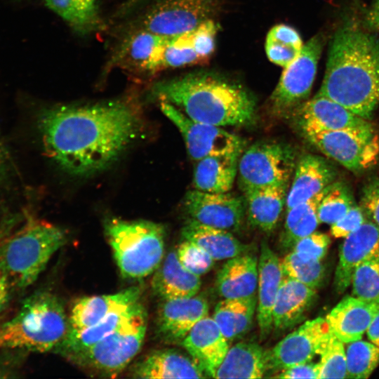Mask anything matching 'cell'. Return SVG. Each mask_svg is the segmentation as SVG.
Wrapping results in <instances>:
<instances>
[{
    "label": "cell",
    "instance_id": "6da1fadb",
    "mask_svg": "<svg viewBox=\"0 0 379 379\" xmlns=\"http://www.w3.org/2000/svg\"><path fill=\"white\" fill-rule=\"evenodd\" d=\"M129 104L112 101L46 110L39 126L48 156L67 173L86 176L112 164L138 131Z\"/></svg>",
    "mask_w": 379,
    "mask_h": 379
},
{
    "label": "cell",
    "instance_id": "7a4b0ae2",
    "mask_svg": "<svg viewBox=\"0 0 379 379\" xmlns=\"http://www.w3.org/2000/svg\"><path fill=\"white\" fill-rule=\"evenodd\" d=\"M317 94L368 120L379 106V40L356 25L338 29Z\"/></svg>",
    "mask_w": 379,
    "mask_h": 379
},
{
    "label": "cell",
    "instance_id": "3957f363",
    "mask_svg": "<svg viewBox=\"0 0 379 379\" xmlns=\"http://www.w3.org/2000/svg\"><path fill=\"white\" fill-rule=\"evenodd\" d=\"M152 94L192 120L217 126L246 125L255 117V102L249 93L211 73L159 81L152 86Z\"/></svg>",
    "mask_w": 379,
    "mask_h": 379
},
{
    "label": "cell",
    "instance_id": "277c9868",
    "mask_svg": "<svg viewBox=\"0 0 379 379\" xmlns=\"http://www.w3.org/2000/svg\"><path fill=\"white\" fill-rule=\"evenodd\" d=\"M69 328L63 305L53 293L41 291L27 297L0 333L1 344L29 351L55 350Z\"/></svg>",
    "mask_w": 379,
    "mask_h": 379
},
{
    "label": "cell",
    "instance_id": "5b68a950",
    "mask_svg": "<svg viewBox=\"0 0 379 379\" xmlns=\"http://www.w3.org/2000/svg\"><path fill=\"white\" fill-rule=\"evenodd\" d=\"M66 241L65 231L51 223L27 222L0 246V263L11 286L23 288L32 284Z\"/></svg>",
    "mask_w": 379,
    "mask_h": 379
},
{
    "label": "cell",
    "instance_id": "8992f818",
    "mask_svg": "<svg viewBox=\"0 0 379 379\" xmlns=\"http://www.w3.org/2000/svg\"><path fill=\"white\" fill-rule=\"evenodd\" d=\"M105 232L124 278H145L164 258L165 229L161 224L111 218L105 222Z\"/></svg>",
    "mask_w": 379,
    "mask_h": 379
},
{
    "label": "cell",
    "instance_id": "52a82bcc",
    "mask_svg": "<svg viewBox=\"0 0 379 379\" xmlns=\"http://www.w3.org/2000/svg\"><path fill=\"white\" fill-rule=\"evenodd\" d=\"M147 326V311L139 302L133 314L117 329L69 360L98 375L115 377L140 350Z\"/></svg>",
    "mask_w": 379,
    "mask_h": 379
},
{
    "label": "cell",
    "instance_id": "ba28073f",
    "mask_svg": "<svg viewBox=\"0 0 379 379\" xmlns=\"http://www.w3.org/2000/svg\"><path fill=\"white\" fill-rule=\"evenodd\" d=\"M304 137L327 157L353 172L367 170L379 158V136L370 131L301 129Z\"/></svg>",
    "mask_w": 379,
    "mask_h": 379
},
{
    "label": "cell",
    "instance_id": "9c48e42d",
    "mask_svg": "<svg viewBox=\"0 0 379 379\" xmlns=\"http://www.w3.org/2000/svg\"><path fill=\"white\" fill-rule=\"evenodd\" d=\"M295 155L278 142L255 143L239 159V183L244 192L288 182L295 169Z\"/></svg>",
    "mask_w": 379,
    "mask_h": 379
},
{
    "label": "cell",
    "instance_id": "30bf717a",
    "mask_svg": "<svg viewBox=\"0 0 379 379\" xmlns=\"http://www.w3.org/2000/svg\"><path fill=\"white\" fill-rule=\"evenodd\" d=\"M323 36L317 34L310 39L299 55L284 69L270 96L272 111L278 115L295 109L312 89L323 48Z\"/></svg>",
    "mask_w": 379,
    "mask_h": 379
},
{
    "label": "cell",
    "instance_id": "8fae6325",
    "mask_svg": "<svg viewBox=\"0 0 379 379\" xmlns=\"http://www.w3.org/2000/svg\"><path fill=\"white\" fill-rule=\"evenodd\" d=\"M161 109L178 128L196 161L209 156L241 154L245 142L239 136L220 126L192 120L169 102L161 101Z\"/></svg>",
    "mask_w": 379,
    "mask_h": 379
},
{
    "label": "cell",
    "instance_id": "7c38bea8",
    "mask_svg": "<svg viewBox=\"0 0 379 379\" xmlns=\"http://www.w3.org/2000/svg\"><path fill=\"white\" fill-rule=\"evenodd\" d=\"M331 333L326 318L307 321L267 352L268 369L281 371L310 361L320 354Z\"/></svg>",
    "mask_w": 379,
    "mask_h": 379
},
{
    "label": "cell",
    "instance_id": "4fadbf2b",
    "mask_svg": "<svg viewBox=\"0 0 379 379\" xmlns=\"http://www.w3.org/2000/svg\"><path fill=\"white\" fill-rule=\"evenodd\" d=\"M211 0H159L144 20V29L171 37L190 32L209 20Z\"/></svg>",
    "mask_w": 379,
    "mask_h": 379
},
{
    "label": "cell",
    "instance_id": "5bb4252c",
    "mask_svg": "<svg viewBox=\"0 0 379 379\" xmlns=\"http://www.w3.org/2000/svg\"><path fill=\"white\" fill-rule=\"evenodd\" d=\"M184 206L192 219L227 231L239 228L246 211L245 199L241 197L196 189L186 194Z\"/></svg>",
    "mask_w": 379,
    "mask_h": 379
},
{
    "label": "cell",
    "instance_id": "9a60e30c",
    "mask_svg": "<svg viewBox=\"0 0 379 379\" xmlns=\"http://www.w3.org/2000/svg\"><path fill=\"white\" fill-rule=\"evenodd\" d=\"M295 109L300 129L358 131L375 129L368 120L317 94L301 103Z\"/></svg>",
    "mask_w": 379,
    "mask_h": 379
},
{
    "label": "cell",
    "instance_id": "2e32d148",
    "mask_svg": "<svg viewBox=\"0 0 379 379\" xmlns=\"http://www.w3.org/2000/svg\"><path fill=\"white\" fill-rule=\"evenodd\" d=\"M156 319V332L166 343H180L192 328L208 314L207 300L199 296L163 300Z\"/></svg>",
    "mask_w": 379,
    "mask_h": 379
},
{
    "label": "cell",
    "instance_id": "e0dca14e",
    "mask_svg": "<svg viewBox=\"0 0 379 379\" xmlns=\"http://www.w3.org/2000/svg\"><path fill=\"white\" fill-rule=\"evenodd\" d=\"M379 253V226L368 218L346 237L339 251L334 276L335 291L343 293L350 285L353 272L364 260Z\"/></svg>",
    "mask_w": 379,
    "mask_h": 379
},
{
    "label": "cell",
    "instance_id": "ac0fdd59",
    "mask_svg": "<svg viewBox=\"0 0 379 379\" xmlns=\"http://www.w3.org/2000/svg\"><path fill=\"white\" fill-rule=\"evenodd\" d=\"M228 342L213 319L207 316L192 328L181 344L205 373L215 378L230 348Z\"/></svg>",
    "mask_w": 379,
    "mask_h": 379
},
{
    "label": "cell",
    "instance_id": "d6986e66",
    "mask_svg": "<svg viewBox=\"0 0 379 379\" xmlns=\"http://www.w3.org/2000/svg\"><path fill=\"white\" fill-rule=\"evenodd\" d=\"M141 294V288L134 286L114 294L81 298L72 309L69 329L89 327L113 313L126 310L140 302Z\"/></svg>",
    "mask_w": 379,
    "mask_h": 379
},
{
    "label": "cell",
    "instance_id": "ffe728a7",
    "mask_svg": "<svg viewBox=\"0 0 379 379\" xmlns=\"http://www.w3.org/2000/svg\"><path fill=\"white\" fill-rule=\"evenodd\" d=\"M295 175L287 193L286 211L305 202L335 182L337 171L324 157L306 154L298 161Z\"/></svg>",
    "mask_w": 379,
    "mask_h": 379
},
{
    "label": "cell",
    "instance_id": "44dd1931",
    "mask_svg": "<svg viewBox=\"0 0 379 379\" xmlns=\"http://www.w3.org/2000/svg\"><path fill=\"white\" fill-rule=\"evenodd\" d=\"M283 277L281 261L268 244L263 241L258 258L256 309L262 338L267 337L273 328L272 311Z\"/></svg>",
    "mask_w": 379,
    "mask_h": 379
},
{
    "label": "cell",
    "instance_id": "7402d4cb",
    "mask_svg": "<svg viewBox=\"0 0 379 379\" xmlns=\"http://www.w3.org/2000/svg\"><path fill=\"white\" fill-rule=\"evenodd\" d=\"M135 378H204L206 374L190 356L173 349L154 350L131 369Z\"/></svg>",
    "mask_w": 379,
    "mask_h": 379
},
{
    "label": "cell",
    "instance_id": "603a6c76",
    "mask_svg": "<svg viewBox=\"0 0 379 379\" xmlns=\"http://www.w3.org/2000/svg\"><path fill=\"white\" fill-rule=\"evenodd\" d=\"M379 310L376 302L345 296L325 317L331 331L343 343L360 340Z\"/></svg>",
    "mask_w": 379,
    "mask_h": 379
},
{
    "label": "cell",
    "instance_id": "cb8c5ba5",
    "mask_svg": "<svg viewBox=\"0 0 379 379\" xmlns=\"http://www.w3.org/2000/svg\"><path fill=\"white\" fill-rule=\"evenodd\" d=\"M258 280V259L246 253L223 264L216 277L217 291L227 299L255 297Z\"/></svg>",
    "mask_w": 379,
    "mask_h": 379
},
{
    "label": "cell",
    "instance_id": "d4e9b609",
    "mask_svg": "<svg viewBox=\"0 0 379 379\" xmlns=\"http://www.w3.org/2000/svg\"><path fill=\"white\" fill-rule=\"evenodd\" d=\"M201 285L200 276L187 270L180 262L176 251L167 253L154 272L152 288L163 300L195 296Z\"/></svg>",
    "mask_w": 379,
    "mask_h": 379
},
{
    "label": "cell",
    "instance_id": "484cf974",
    "mask_svg": "<svg viewBox=\"0 0 379 379\" xmlns=\"http://www.w3.org/2000/svg\"><path fill=\"white\" fill-rule=\"evenodd\" d=\"M315 295L314 288L284 275L272 311L273 328L283 331L298 324Z\"/></svg>",
    "mask_w": 379,
    "mask_h": 379
},
{
    "label": "cell",
    "instance_id": "4316f807",
    "mask_svg": "<svg viewBox=\"0 0 379 379\" xmlns=\"http://www.w3.org/2000/svg\"><path fill=\"white\" fill-rule=\"evenodd\" d=\"M288 182L244 192L250 223L266 232L272 231L286 206Z\"/></svg>",
    "mask_w": 379,
    "mask_h": 379
},
{
    "label": "cell",
    "instance_id": "83f0119b",
    "mask_svg": "<svg viewBox=\"0 0 379 379\" xmlns=\"http://www.w3.org/2000/svg\"><path fill=\"white\" fill-rule=\"evenodd\" d=\"M183 239L203 248L214 260H225L248 252V246L229 231L208 226L190 218L182 230Z\"/></svg>",
    "mask_w": 379,
    "mask_h": 379
},
{
    "label": "cell",
    "instance_id": "f1b7e54d",
    "mask_svg": "<svg viewBox=\"0 0 379 379\" xmlns=\"http://www.w3.org/2000/svg\"><path fill=\"white\" fill-rule=\"evenodd\" d=\"M267 370V352L256 343L240 342L229 348L215 378H261Z\"/></svg>",
    "mask_w": 379,
    "mask_h": 379
},
{
    "label": "cell",
    "instance_id": "f546056e",
    "mask_svg": "<svg viewBox=\"0 0 379 379\" xmlns=\"http://www.w3.org/2000/svg\"><path fill=\"white\" fill-rule=\"evenodd\" d=\"M241 154L209 156L197 161L194 189L210 193L229 192L238 172Z\"/></svg>",
    "mask_w": 379,
    "mask_h": 379
},
{
    "label": "cell",
    "instance_id": "4dcf8cb0",
    "mask_svg": "<svg viewBox=\"0 0 379 379\" xmlns=\"http://www.w3.org/2000/svg\"><path fill=\"white\" fill-rule=\"evenodd\" d=\"M113 313L97 324L81 330L69 329L62 343L54 350L68 359L92 347L109 335L134 312L138 304Z\"/></svg>",
    "mask_w": 379,
    "mask_h": 379
},
{
    "label": "cell",
    "instance_id": "1f68e13d",
    "mask_svg": "<svg viewBox=\"0 0 379 379\" xmlns=\"http://www.w3.org/2000/svg\"><path fill=\"white\" fill-rule=\"evenodd\" d=\"M257 298L227 299L218 302L212 318L228 341L244 335L253 324Z\"/></svg>",
    "mask_w": 379,
    "mask_h": 379
},
{
    "label": "cell",
    "instance_id": "d6a6232c",
    "mask_svg": "<svg viewBox=\"0 0 379 379\" xmlns=\"http://www.w3.org/2000/svg\"><path fill=\"white\" fill-rule=\"evenodd\" d=\"M331 184L312 199L298 204L286 211L281 244L291 247L301 238L316 231L320 223L318 218V207Z\"/></svg>",
    "mask_w": 379,
    "mask_h": 379
},
{
    "label": "cell",
    "instance_id": "836d02e7",
    "mask_svg": "<svg viewBox=\"0 0 379 379\" xmlns=\"http://www.w3.org/2000/svg\"><path fill=\"white\" fill-rule=\"evenodd\" d=\"M46 6L76 32L87 34L102 26L98 0H45Z\"/></svg>",
    "mask_w": 379,
    "mask_h": 379
},
{
    "label": "cell",
    "instance_id": "e575fe53",
    "mask_svg": "<svg viewBox=\"0 0 379 379\" xmlns=\"http://www.w3.org/2000/svg\"><path fill=\"white\" fill-rule=\"evenodd\" d=\"M168 37L144 29L135 34L126 46V55L138 67L155 72L161 69V58Z\"/></svg>",
    "mask_w": 379,
    "mask_h": 379
},
{
    "label": "cell",
    "instance_id": "d590c367",
    "mask_svg": "<svg viewBox=\"0 0 379 379\" xmlns=\"http://www.w3.org/2000/svg\"><path fill=\"white\" fill-rule=\"evenodd\" d=\"M303 45L295 29L286 25H277L267 34L265 51L271 62L284 68L299 55Z\"/></svg>",
    "mask_w": 379,
    "mask_h": 379
},
{
    "label": "cell",
    "instance_id": "8d00e7d4",
    "mask_svg": "<svg viewBox=\"0 0 379 379\" xmlns=\"http://www.w3.org/2000/svg\"><path fill=\"white\" fill-rule=\"evenodd\" d=\"M345 354L347 378H367L379 364V347L373 343H349Z\"/></svg>",
    "mask_w": 379,
    "mask_h": 379
},
{
    "label": "cell",
    "instance_id": "74e56055",
    "mask_svg": "<svg viewBox=\"0 0 379 379\" xmlns=\"http://www.w3.org/2000/svg\"><path fill=\"white\" fill-rule=\"evenodd\" d=\"M355 204L350 188L344 182H333L318 207L320 223L332 225Z\"/></svg>",
    "mask_w": 379,
    "mask_h": 379
},
{
    "label": "cell",
    "instance_id": "f35d334b",
    "mask_svg": "<svg viewBox=\"0 0 379 379\" xmlns=\"http://www.w3.org/2000/svg\"><path fill=\"white\" fill-rule=\"evenodd\" d=\"M352 295L367 302L379 299V253L361 262L354 270Z\"/></svg>",
    "mask_w": 379,
    "mask_h": 379
},
{
    "label": "cell",
    "instance_id": "ab89813d",
    "mask_svg": "<svg viewBox=\"0 0 379 379\" xmlns=\"http://www.w3.org/2000/svg\"><path fill=\"white\" fill-rule=\"evenodd\" d=\"M281 265L284 275L312 288L319 287L325 277V267L321 260L304 258L294 251L287 254Z\"/></svg>",
    "mask_w": 379,
    "mask_h": 379
},
{
    "label": "cell",
    "instance_id": "60d3db41",
    "mask_svg": "<svg viewBox=\"0 0 379 379\" xmlns=\"http://www.w3.org/2000/svg\"><path fill=\"white\" fill-rule=\"evenodd\" d=\"M201 61L194 48L191 30L168 37L161 54V69L179 67Z\"/></svg>",
    "mask_w": 379,
    "mask_h": 379
},
{
    "label": "cell",
    "instance_id": "b9f144b4",
    "mask_svg": "<svg viewBox=\"0 0 379 379\" xmlns=\"http://www.w3.org/2000/svg\"><path fill=\"white\" fill-rule=\"evenodd\" d=\"M319 355L318 378H347L346 354L343 343L332 331Z\"/></svg>",
    "mask_w": 379,
    "mask_h": 379
},
{
    "label": "cell",
    "instance_id": "7bdbcfd3",
    "mask_svg": "<svg viewBox=\"0 0 379 379\" xmlns=\"http://www.w3.org/2000/svg\"><path fill=\"white\" fill-rule=\"evenodd\" d=\"M176 253L180 263L187 270L198 276L208 272L215 261L200 246L185 239L178 245Z\"/></svg>",
    "mask_w": 379,
    "mask_h": 379
},
{
    "label": "cell",
    "instance_id": "ee69618b",
    "mask_svg": "<svg viewBox=\"0 0 379 379\" xmlns=\"http://www.w3.org/2000/svg\"><path fill=\"white\" fill-rule=\"evenodd\" d=\"M330 243L327 234L315 231L297 241L292 246V251L306 259L321 260L326 255Z\"/></svg>",
    "mask_w": 379,
    "mask_h": 379
},
{
    "label": "cell",
    "instance_id": "f6af8a7d",
    "mask_svg": "<svg viewBox=\"0 0 379 379\" xmlns=\"http://www.w3.org/2000/svg\"><path fill=\"white\" fill-rule=\"evenodd\" d=\"M216 25L209 20L192 30L195 50L202 61L207 59L215 48Z\"/></svg>",
    "mask_w": 379,
    "mask_h": 379
},
{
    "label": "cell",
    "instance_id": "bcb514c9",
    "mask_svg": "<svg viewBox=\"0 0 379 379\" xmlns=\"http://www.w3.org/2000/svg\"><path fill=\"white\" fill-rule=\"evenodd\" d=\"M368 218L361 206L355 204L343 217L331 225V234L335 238H345Z\"/></svg>",
    "mask_w": 379,
    "mask_h": 379
},
{
    "label": "cell",
    "instance_id": "7dc6e473",
    "mask_svg": "<svg viewBox=\"0 0 379 379\" xmlns=\"http://www.w3.org/2000/svg\"><path fill=\"white\" fill-rule=\"evenodd\" d=\"M361 206L367 217L379 226V179L371 178L364 186Z\"/></svg>",
    "mask_w": 379,
    "mask_h": 379
},
{
    "label": "cell",
    "instance_id": "c3c4849f",
    "mask_svg": "<svg viewBox=\"0 0 379 379\" xmlns=\"http://www.w3.org/2000/svg\"><path fill=\"white\" fill-rule=\"evenodd\" d=\"M318 363L314 364L309 361L281 370L274 378L283 379L318 378Z\"/></svg>",
    "mask_w": 379,
    "mask_h": 379
},
{
    "label": "cell",
    "instance_id": "681fc988",
    "mask_svg": "<svg viewBox=\"0 0 379 379\" xmlns=\"http://www.w3.org/2000/svg\"><path fill=\"white\" fill-rule=\"evenodd\" d=\"M11 286L7 274L0 263V312L8 301Z\"/></svg>",
    "mask_w": 379,
    "mask_h": 379
},
{
    "label": "cell",
    "instance_id": "f907efd6",
    "mask_svg": "<svg viewBox=\"0 0 379 379\" xmlns=\"http://www.w3.org/2000/svg\"><path fill=\"white\" fill-rule=\"evenodd\" d=\"M366 334L370 341L379 347V310L372 319Z\"/></svg>",
    "mask_w": 379,
    "mask_h": 379
},
{
    "label": "cell",
    "instance_id": "816d5d0a",
    "mask_svg": "<svg viewBox=\"0 0 379 379\" xmlns=\"http://www.w3.org/2000/svg\"><path fill=\"white\" fill-rule=\"evenodd\" d=\"M370 25L379 33V0H375L368 13Z\"/></svg>",
    "mask_w": 379,
    "mask_h": 379
},
{
    "label": "cell",
    "instance_id": "f5cc1de1",
    "mask_svg": "<svg viewBox=\"0 0 379 379\" xmlns=\"http://www.w3.org/2000/svg\"><path fill=\"white\" fill-rule=\"evenodd\" d=\"M6 163V156L1 147L0 146V173L4 170Z\"/></svg>",
    "mask_w": 379,
    "mask_h": 379
},
{
    "label": "cell",
    "instance_id": "db71d44e",
    "mask_svg": "<svg viewBox=\"0 0 379 379\" xmlns=\"http://www.w3.org/2000/svg\"><path fill=\"white\" fill-rule=\"evenodd\" d=\"M376 302H377V303L378 304V305H379V299H378V300Z\"/></svg>",
    "mask_w": 379,
    "mask_h": 379
},
{
    "label": "cell",
    "instance_id": "11a10c76",
    "mask_svg": "<svg viewBox=\"0 0 379 379\" xmlns=\"http://www.w3.org/2000/svg\"><path fill=\"white\" fill-rule=\"evenodd\" d=\"M0 344H1V341H0Z\"/></svg>",
    "mask_w": 379,
    "mask_h": 379
}]
</instances>
